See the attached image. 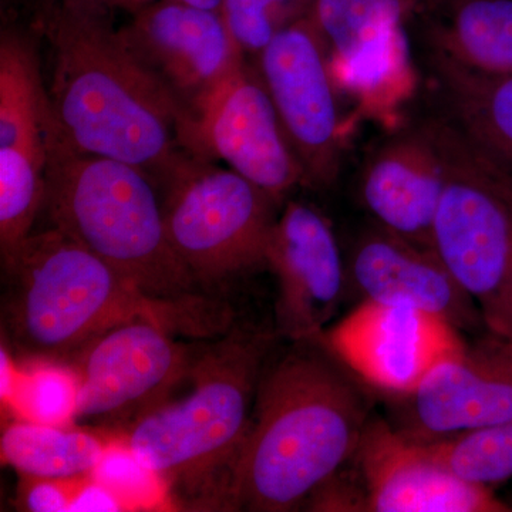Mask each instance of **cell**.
Instances as JSON below:
<instances>
[{"label":"cell","instance_id":"cell-1","mask_svg":"<svg viewBox=\"0 0 512 512\" xmlns=\"http://www.w3.org/2000/svg\"><path fill=\"white\" fill-rule=\"evenodd\" d=\"M43 28L53 49L49 100L69 146L140 168L163 185L192 157V119L170 90L134 56L109 10L63 0Z\"/></svg>","mask_w":512,"mask_h":512},{"label":"cell","instance_id":"cell-2","mask_svg":"<svg viewBox=\"0 0 512 512\" xmlns=\"http://www.w3.org/2000/svg\"><path fill=\"white\" fill-rule=\"evenodd\" d=\"M3 268V332L29 362L69 367L101 336L136 320L201 340L234 326L227 303L212 296L170 302L144 295L59 228L30 234Z\"/></svg>","mask_w":512,"mask_h":512},{"label":"cell","instance_id":"cell-3","mask_svg":"<svg viewBox=\"0 0 512 512\" xmlns=\"http://www.w3.org/2000/svg\"><path fill=\"white\" fill-rule=\"evenodd\" d=\"M342 367L320 340L266 362L224 510H301L352 460L370 417Z\"/></svg>","mask_w":512,"mask_h":512},{"label":"cell","instance_id":"cell-4","mask_svg":"<svg viewBox=\"0 0 512 512\" xmlns=\"http://www.w3.org/2000/svg\"><path fill=\"white\" fill-rule=\"evenodd\" d=\"M271 348V336L238 326L211 343L201 340L188 392L168 397L124 431L120 443L175 503L224 510Z\"/></svg>","mask_w":512,"mask_h":512},{"label":"cell","instance_id":"cell-5","mask_svg":"<svg viewBox=\"0 0 512 512\" xmlns=\"http://www.w3.org/2000/svg\"><path fill=\"white\" fill-rule=\"evenodd\" d=\"M46 195L53 227L90 249L138 291L187 302L205 292L171 244L156 184L140 168L80 153L46 124Z\"/></svg>","mask_w":512,"mask_h":512},{"label":"cell","instance_id":"cell-6","mask_svg":"<svg viewBox=\"0 0 512 512\" xmlns=\"http://www.w3.org/2000/svg\"><path fill=\"white\" fill-rule=\"evenodd\" d=\"M426 120L444 163L433 252L477 303L487 329L510 338L512 175L485 160L444 121Z\"/></svg>","mask_w":512,"mask_h":512},{"label":"cell","instance_id":"cell-7","mask_svg":"<svg viewBox=\"0 0 512 512\" xmlns=\"http://www.w3.org/2000/svg\"><path fill=\"white\" fill-rule=\"evenodd\" d=\"M171 244L205 292L259 265L279 202L241 174L192 157L163 184Z\"/></svg>","mask_w":512,"mask_h":512},{"label":"cell","instance_id":"cell-8","mask_svg":"<svg viewBox=\"0 0 512 512\" xmlns=\"http://www.w3.org/2000/svg\"><path fill=\"white\" fill-rule=\"evenodd\" d=\"M198 346L150 320L110 330L69 366L77 383L74 421L127 429L173 396Z\"/></svg>","mask_w":512,"mask_h":512},{"label":"cell","instance_id":"cell-9","mask_svg":"<svg viewBox=\"0 0 512 512\" xmlns=\"http://www.w3.org/2000/svg\"><path fill=\"white\" fill-rule=\"evenodd\" d=\"M259 57V73L298 156L305 184L328 188L342 164L343 124L329 52L312 18L279 32Z\"/></svg>","mask_w":512,"mask_h":512},{"label":"cell","instance_id":"cell-10","mask_svg":"<svg viewBox=\"0 0 512 512\" xmlns=\"http://www.w3.org/2000/svg\"><path fill=\"white\" fill-rule=\"evenodd\" d=\"M320 342L357 379L396 399L413 393L434 367L467 343L440 316L370 301L325 330Z\"/></svg>","mask_w":512,"mask_h":512},{"label":"cell","instance_id":"cell-11","mask_svg":"<svg viewBox=\"0 0 512 512\" xmlns=\"http://www.w3.org/2000/svg\"><path fill=\"white\" fill-rule=\"evenodd\" d=\"M134 56L170 90L194 123L205 101L245 64L221 10L158 0L120 30Z\"/></svg>","mask_w":512,"mask_h":512},{"label":"cell","instance_id":"cell-12","mask_svg":"<svg viewBox=\"0 0 512 512\" xmlns=\"http://www.w3.org/2000/svg\"><path fill=\"white\" fill-rule=\"evenodd\" d=\"M191 148L197 156L221 158L278 202L305 183L261 73L247 63L195 114Z\"/></svg>","mask_w":512,"mask_h":512},{"label":"cell","instance_id":"cell-13","mask_svg":"<svg viewBox=\"0 0 512 512\" xmlns=\"http://www.w3.org/2000/svg\"><path fill=\"white\" fill-rule=\"evenodd\" d=\"M402 403L396 430L414 443L512 420V339L480 333L448 356Z\"/></svg>","mask_w":512,"mask_h":512},{"label":"cell","instance_id":"cell-14","mask_svg":"<svg viewBox=\"0 0 512 512\" xmlns=\"http://www.w3.org/2000/svg\"><path fill=\"white\" fill-rule=\"evenodd\" d=\"M265 265L278 282V335L292 342L320 340L348 279L330 222L312 205L288 202L272 229Z\"/></svg>","mask_w":512,"mask_h":512},{"label":"cell","instance_id":"cell-15","mask_svg":"<svg viewBox=\"0 0 512 512\" xmlns=\"http://www.w3.org/2000/svg\"><path fill=\"white\" fill-rule=\"evenodd\" d=\"M366 512H507L490 487L460 480L382 419L367 420L352 458Z\"/></svg>","mask_w":512,"mask_h":512},{"label":"cell","instance_id":"cell-16","mask_svg":"<svg viewBox=\"0 0 512 512\" xmlns=\"http://www.w3.org/2000/svg\"><path fill=\"white\" fill-rule=\"evenodd\" d=\"M443 187V157L423 120L396 131L369 154L357 192L373 224L433 251L434 217Z\"/></svg>","mask_w":512,"mask_h":512},{"label":"cell","instance_id":"cell-17","mask_svg":"<svg viewBox=\"0 0 512 512\" xmlns=\"http://www.w3.org/2000/svg\"><path fill=\"white\" fill-rule=\"evenodd\" d=\"M346 271L363 301L420 309L466 332L488 330L477 303L433 251L376 224L356 238Z\"/></svg>","mask_w":512,"mask_h":512},{"label":"cell","instance_id":"cell-18","mask_svg":"<svg viewBox=\"0 0 512 512\" xmlns=\"http://www.w3.org/2000/svg\"><path fill=\"white\" fill-rule=\"evenodd\" d=\"M434 117L485 160L512 175V74L468 69L424 47Z\"/></svg>","mask_w":512,"mask_h":512},{"label":"cell","instance_id":"cell-19","mask_svg":"<svg viewBox=\"0 0 512 512\" xmlns=\"http://www.w3.org/2000/svg\"><path fill=\"white\" fill-rule=\"evenodd\" d=\"M49 93L29 40L3 30L0 39V175H45Z\"/></svg>","mask_w":512,"mask_h":512},{"label":"cell","instance_id":"cell-20","mask_svg":"<svg viewBox=\"0 0 512 512\" xmlns=\"http://www.w3.org/2000/svg\"><path fill=\"white\" fill-rule=\"evenodd\" d=\"M416 18L424 47L476 72L512 74V0H450Z\"/></svg>","mask_w":512,"mask_h":512},{"label":"cell","instance_id":"cell-21","mask_svg":"<svg viewBox=\"0 0 512 512\" xmlns=\"http://www.w3.org/2000/svg\"><path fill=\"white\" fill-rule=\"evenodd\" d=\"M113 441L69 426L22 420L6 427L0 440L2 458L20 476L74 478L92 476Z\"/></svg>","mask_w":512,"mask_h":512},{"label":"cell","instance_id":"cell-22","mask_svg":"<svg viewBox=\"0 0 512 512\" xmlns=\"http://www.w3.org/2000/svg\"><path fill=\"white\" fill-rule=\"evenodd\" d=\"M414 16L413 0H316L312 12L329 59L372 45L407 26Z\"/></svg>","mask_w":512,"mask_h":512},{"label":"cell","instance_id":"cell-23","mask_svg":"<svg viewBox=\"0 0 512 512\" xmlns=\"http://www.w3.org/2000/svg\"><path fill=\"white\" fill-rule=\"evenodd\" d=\"M419 444L466 483L491 488L512 478V420Z\"/></svg>","mask_w":512,"mask_h":512},{"label":"cell","instance_id":"cell-24","mask_svg":"<svg viewBox=\"0 0 512 512\" xmlns=\"http://www.w3.org/2000/svg\"><path fill=\"white\" fill-rule=\"evenodd\" d=\"M30 363L32 367L18 369L15 387L5 403L25 420L55 426L74 423L77 383L73 370L53 363Z\"/></svg>","mask_w":512,"mask_h":512},{"label":"cell","instance_id":"cell-25","mask_svg":"<svg viewBox=\"0 0 512 512\" xmlns=\"http://www.w3.org/2000/svg\"><path fill=\"white\" fill-rule=\"evenodd\" d=\"M316 0H224L221 13L242 52L259 56L279 32L311 15Z\"/></svg>","mask_w":512,"mask_h":512},{"label":"cell","instance_id":"cell-26","mask_svg":"<svg viewBox=\"0 0 512 512\" xmlns=\"http://www.w3.org/2000/svg\"><path fill=\"white\" fill-rule=\"evenodd\" d=\"M86 477L39 478L22 476L19 497L23 510L32 512L72 511L74 498Z\"/></svg>","mask_w":512,"mask_h":512},{"label":"cell","instance_id":"cell-27","mask_svg":"<svg viewBox=\"0 0 512 512\" xmlns=\"http://www.w3.org/2000/svg\"><path fill=\"white\" fill-rule=\"evenodd\" d=\"M82 2L89 3V5L97 6L104 10L110 9H124L128 12L137 13L138 10L147 8L153 5L158 0H82Z\"/></svg>","mask_w":512,"mask_h":512},{"label":"cell","instance_id":"cell-28","mask_svg":"<svg viewBox=\"0 0 512 512\" xmlns=\"http://www.w3.org/2000/svg\"><path fill=\"white\" fill-rule=\"evenodd\" d=\"M447 2H450V0H413L414 6H416V16L434 12V10L446 5Z\"/></svg>","mask_w":512,"mask_h":512},{"label":"cell","instance_id":"cell-29","mask_svg":"<svg viewBox=\"0 0 512 512\" xmlns=\"http://www.w3.org/2000/svg\"><path fill=\"white\" fill-rule=\"evenodd\" d=\"M188 5L197 6V8L221 10L224 0H181Z\"/></svg>","mask_w":512,"mask_h":512},{"label":"cell","instance_id":"cell-30","mask_svg":"<svg viewBox=\"0 0 512 512\" xmlns=\"http://www.w3.org/2000/svg\"><path fill=\"white\" fill-rule=\"evenodd\" d=\"M510 338L512 339V325H511V336H510Z\"/></svg>","mask_w":512,"mask_h":512}]
</instances>
